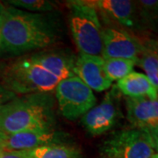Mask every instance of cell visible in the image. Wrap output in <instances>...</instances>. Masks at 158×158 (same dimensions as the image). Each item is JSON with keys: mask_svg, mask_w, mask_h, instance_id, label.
I'll list each match as a JSON object with an SVG mask.
<instances>
[{"mask_svg": "<svg viewBox=\"0 0 158 158\" xmlns=\"http://www.w3.org/2000/svg\"><path fill=\"white\" fill-rule=\"evenodd\" d=\"M28 57L32 62L42 67L60 81L75 76L74 69L77 57L71 54L64 51H47L38 52Z\"/></svg>", "mask_w": 158, "mask_h": 158, "instance_id": "obj_12", "label": "cell"}, {"mask_svg": "<svg viewBox=\"0 0 158 158\" xmlns=\"http://www.w3.org/2000/svg\"><path fill=\"white\" fill-rule=\"evenodd\" d=\"M53 98L48 93L17 96L0 106V134L52 128Z\"/></svg>", "mask_w": 158, "mask_h": 158, "instance_id": "obj_2", "label": "cell"}, {"mask_svg": "<svg viewBox=\"0 0 158 158\" xmlns=\"http://www.w3.org/2000/svg\"><path fill=\"white\" fill-rule=\"evenodd\" d=\"M101 152L105 158H151L155 150L148 132L133 127L113 133L103 142Z\"/></svg>", "mask_w": 158, "mask_h": 158, "instance_id": "obj_5", "label": "cell"}, {"mask_svg": "<svg viewBox=\"0 0 158 158\" xmlns=\"http://www.w3.org/2000/svg\"><path fill=\"white\" fill-rule=\"evenodd\" d=\"M32 158H79L80 151L77 148L66 144H51L28 151Z\"/></svg>", "mask_w": 158, "mask_h": 158, "instance_id": "obj_15", "label": "cell"}, {"mask_svg": "<svg viewBox=\"0 0 158 158\" xmlns=\"http://www.w3.org/2000/svg\"><path fill=\"white\" fill-rule=\"evenodd\" d=\"M0 81L15 95L49 93L60 80L34 63L28 56L4 62L0 65Z\"/></svg>", "mask_w": 158, "mask_h": 158, "instance_id": "obj_3", "label": "cell"}, {"mask_svg": "<svg viewBox=\"0 0 158 158\" xmlns=\"http://www.w3.org/2000/svg\"><path fill=\"white\" fill-rule=\"evenodd\" d=\"M118 90L127 98H156L158 90L152 85L145 74L131 72L118 80L115 85Z\"/></svg>", "mask_w": 158, "mask_h": 158, "instance_id": "obj_14", "label": "cell"}, {"mask_svg": "<svg viewBox=\"0 0 158 158\" xmlns=\"http://www.w3.org/2000/svg\"><path fill=\"white\" fill-rule=\"evenodd\" d=\"M104 59V58H103ZM136 65L135 61L128 59L108 58L104 59V68L107 77L112 81L120 80L128 74L133 72V69Z\"/></svg>", "mask_w": 158, "mask_h": 158, "instance_id": "obj_16", "label": "cell"}, {"mask_svg": "<svg viewBox=\"0 0 158 158\" xmlns=\"http://www.w3.org/2000/svg\"><path fill=\"white\" fill-rule=\"evenodd\" d=\"M61 137L52 128H37L11 135L0 134V146L4 151H31L39 147L59 143Z\"/></svg>", "mask_w": 158, "mask_h": 158, "instance_id": "obj_9", "label": "cell"}, {"mask_svg": "<svg viewBox=\"0 0 158 158\" xmlns=\"http://www.w3.org/2000/svg\"><path fill=\"white\" fill-rule=\"evenodd\" d=\"M59 37L57 20L48 13H34L6 6L0 54L19 56L54 44Z\"/></svg>", "mask_w": 158, "mask_h": 158, "instance_id": "obj_1", "label": "cell"}, {"mask_svg": "<svg viewBox=\"0 0 158 158\" xmlns=\"http://www.w3.org/2000/svg\"><path fill=\"white\" fill-rule=\"evenodd\" d=\"M6 3L12 7L34 13H48L57 8L56 2L48 0H10Z\"/></svg>", "mask_w": 158, "mask_h": 158, "instance_id": "obj_17", "label": "cell"}, {"mask_svg": "<svg viewBox=\"0 0 158 158\" xmlns=\"http://www.w3.org/2000/svg\"><path fill=\"white\" fill-rule=\"evenodd\" d=\"M98 11L122 27L132 28L139 20L135 1L129 0H96L91 1Z\"/></svg>", "mask_w": 158, "mask_h": 158, "instance_id": "obj_13", "label": "cell"}, {"mask_svg": "<svg viewBox=\"0 0 158 158\" xmlns=\"http://www.w3.org/2000/svg\"><path fill=\"white\" fill-rule=\"evenodd\" d=\"M74 72L89 88L98 92L108 90L113 85L105 71L104 59L100 56L79 54L76 58Z\"/></svg>", "mask_w": 158, "mask_h": 158, "instance_id": "obj_10", "label": "cell"}, {"mask_svg": "<svg viewBox=\"0 0 158 158\" xmlns=\"http://www.w3.org/2000/svg\"><path fill=\"white\" fill-rule=\"evenodd\" d=\"M0 158H32L27 151H4Z\"/></svg>", "mask_w": 158, "mask_h": 158, "instance_id": "obj_22", "label": "cell"}, {"mask_svg": "<svg viewBox=\"0 0 158 158\" xmlns=\"http://www.w3.org/2000/svg\"><path fill=\"white\" fill-rule=\"evenodd\" d=\"M152 158H158V155H157V154H154V155H153Z\"/></svg>", "mask_w": 158, "mask_h": 158, "instance_id": "obj_25", "label": "cell"}, {"mask_svg": "<svg viewBox=\"0 0 158 158\" xmlns=\"http://www.w3.org/2000/svg\"><path fill=\"white\" fill-rule=\"evenodd\" d=\"M137 65L144 71L152 85L158 90V59L145 50L139 58Z\"/></svg>", "mask_w": 158, "mask_h": 158, "instance_id": "obj_19", "label": "cell"}, {"mask_svg": "<svg viewBox=\"0 0 158 158\" xmlns=\"http://www.w3.org/2000/svg\"><path fill=\"white\" fill-rule=\"evenodd\" d=\"M127 116L131 125L146 131L158 127V97L127 98Z\"/></svg>", "mask_w": 158, "mask_h": 158, "instance_id": "obj_11", "label": "cell"}, {"mask_svg": "<svg viewBox=\"0 0 158 158\" xmlns=\"http://www.w3.org/2000/svg\"><path fill=\"white\" fill-rule=\"evenodd\" d=\"M69 21L74 42L80 54L100 56L103 27L98 10L91 1L69 2Z\"/></svg>", "mask_w": 158, "mask_h": 158, "instance_id": "obj_4", "label": "cell"}, {"mask_svg": "<svg viewBox=\"0 0 158 158\" xmlns=\"http://www.w3.org/2000/svg\"><path fill=\"white\" fill-rule=\"evenodd\" d=\"M55 91L60 112L69 120L83 117L96 105L93 90L77 76L60 81Z\"/></svg>", "mask_w": 158, "mask_h": 158, "instance_id": "obj_6", "label": "cell"}, {"mask_svg": "<svg viewBox=\"0 0 158 158\" xmlns=\"http://www.w3.org/2000/svg\"><path fill=\"white\" fill-rule=\"evenodd\" d=\"M16 97H17V95H15L14 93H12L10 90H7L0 81V106L2 105L6 104V102L13 99Z\"/></svg>", "mask_w": 158, "mask_h": 158, "instance_id": "obj_21", "label": "cell"}, {"mask_svg": "<svg viewBox=\"0 0 158 158\" xmlns=\"http://www.w3.org/2000/svg\"><path fill=\"white\" fill-rule=\"evenodd\" d=\"M138 18L142 23L153 25L158 22V0L135 1Z\"/></svg>", "mask_w": 158, "mask_h": 158, "instance_id": "obj_18", "label": "cell"}, {"mask_svg": "<svg viewBox=\"0 0 158 158\" xmlns=\"http://www.w3.org/2000/svg\"><path fill=\"white\" fill-rule=\"evenodd\" d=\"M104 59L118 58L135 61L136 64L144 52L141 40L137 39L123 29L106 27L102 32Z\"/></svg>", "mask_w": 158, "mask_h": 158, "instance_id": "obj_8", "label": "cell"}, {"mask_svg": "<svg viewBox=\"0 0 158 158\" xmlns=\"http://www.w3.org/2000/svg\"><path fill=\"white\" fill-rule=\"evenodd\" d=\"M148 134L150 135V138H151V141H152L155 154H157L158 155V127H156L154 129L148 130Z\"/></svg>", "mask_w": 158, "mask_h": 158, "instance_id": "obj_23", "label": "cell"}, {"mask_svg": "<svg viewBox=\"0 0 158 158\" xmlns=\"http://www.w3.org/2000/svg\"><path fill=\"white\" fill-rule=\"evenodd\" d=\"M3 152H4V150H3V148H1V146H0V155H1V154H2Z\"/></svg>", "mask_w": 158, "mask_h": 158, "instance_id": "obj_26", "label": "cell"}, {"mask_svg": "<svg viewBox=\"0 0 158 158\" xmlns=\"http://www.w3.org/2000/svg\"><path fill=\"white\" fill-rule=\"evenodd\" d=\"M151 158H152V157H151Z\"/></svg>", "mask_w": 158, "mask_h": 158, "instance_id": "obj_27", "label": "cell"}, {"mask_svg": "<svg viewBox=\"0 0 158 158\" xmlns=\"http://www.w3.org/2000/svg\"><path fill=\"white\" fill-rule=\"evenodd\" d=\"M119 91L113 86L104 99L94 106L82 117V124L92 135H100L111 130L120 117L118 95Z\"/></svg>", "mask_w": 158, "mask_h": 158, "instance_id": "obj_7", "label": "cell"}, {"mask_svg": "<svg viewBox=\"0 0 158 158\" xmlns=\"http://www.w3.org/2000/svg\"><path fill=\"white\" fill-rule=\"evenodd\" d=\"M141 43L145 50L158 59V39H146Z\"/></svg>", "mask_w": 158, "mask_h": 158, "instance_id": "obj_20", "label": "cell"}, {"mask_svg": "<svg viewBox=\"0 0 158 158\" xmlns=\"http://www.w3.org/2000/svg\"><path fill=\"white\" fill-rule=\"evenodd\" d=\"M6 6L2 3H0V41H1V33H2V25H3V18L5 12Z\"/></svg>", "mask_w": 158, "mask_h": 158, "instance_id": "obj_24", "label": "cell"}]
</instances>
